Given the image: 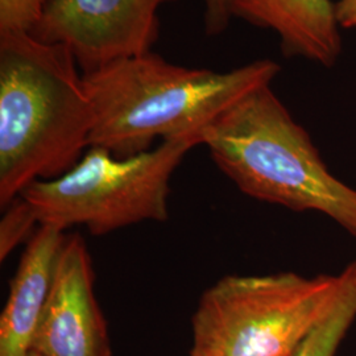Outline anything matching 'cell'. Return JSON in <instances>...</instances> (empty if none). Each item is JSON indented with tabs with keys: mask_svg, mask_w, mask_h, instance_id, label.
Here are the masks:
<instances>
[{
	"mask_svg": "<svg viewBox=\"0 0 356 356\" xmlns=\"http://www.w3.org/2000/svg\"><path fill=\"white\" fill-rule=\"evenodd\" d=\"M337 275H229L202 294L191 318L200 356H289L337 302Z\"/></svg>",
	"mask_w": 356,
	"mask_h": 356,
	"instance_id": "4",
	"label": "cell"
},
{
	"mask_svg": "<svg viewBox=\"0 0 356 356\" xmlns=\"http://www.w3.org/2000/svg\"><path fill=\"white\" fill-rule=\"evenodd\" d=\"M197 145L193 138L170 139L128 157L90 147L64 176L33 182L22 197L33 207L38 226L61 231L83 226L101 236L145 220L165 222L170 178Z\"/></svg>",
	"mask_w": 356,
	"mask_h": 356,
	"instance_id": "5",
	"label": "cell"
},
{
	"mask_svg": "<svg viewBox=\"0 0 356 356\" xmlns=\"http://www.w3.org/2000/svg\"><path fill=\"white\" fill-rule=\"evenodd\" d=\"M53 0H0V36L33 33Z\"/></svg>",
	"mask_w": 356,
	"mask_h": 356,
	"instance_id": "12",
	"label": "cell"
},
{
	"mask_svg": "<svg viewBox=\"0 0 356 356\" xmlns=\"http://www.w3.org/2000/svg\"><path fill=\"white\" fill-rule=\"evenodd\" d=\"M238 0H204V28L210 35H218L229 26L235 16Z\"/></svg>",
	"mask_w": 356,
	"mask_h": 356,
	"instance_id": "13",
	"label": "cell"
},
{
	"mask_svg": "<svg viewBox=\"0 0 356 356\" xmlns=\"http://www.w3.org/2000/svg\"><path fill=\"white\" fill-rule=\"evenodd\" d=\"M235 16L276 32L288 56L330 67L342 53L331 0H238Z\"/></svg>",
	"mask_w": 356,
	"mask_h": 356,
	"instance_id": "9",
	"label": "cell"
},
{
	"mask_svg": "<svg viewBox=\"0 0 356 356\" xmlns=\"http://www.w3.org/2000/svg\"><path fill=\"white\" fill-rule=\"evenodd\" d=\"M94 108L74 56L32 33L0 36V206L61 177L90 148Z\"/></svg>",
	"mask_w": 356,
	"mask_h": 356,
	"instance_id": "1",
	"label": "cell"
},
{
	"mask_svg": "<svg viewBox=\"0 0 356 356\" xmlns=\"http://www.w3.org/2000/svg\"><path fill=\"white\" fill-rule=\"evenodd\" d=\"M64 231L38 226L26 242L0 316V356H26L51 291Z\"/></svg>",
	"mask_w": 356,
	"mask_h": 356,
	"instance_id": "8",
	"label": "cell"
},
{
	"mask_svg": "<svg viewBox=\"0 0 356 356\" xmlns=\"http://www.w3.org/2000/svg\"><path fill=\"white\" fill-rule=\"evenodd\" d=\"M189 356H200V355H197V354H193V353H191V354H189Z\"/></svg>",
	"mask_w": 356,
	"mask_h": 356,
	"instance_id": "16",
	"label": "cell"
},
{
	"mask_svg": "<svg viewBox=\"0 0 356 356\" xmlns=\"http://www.w3.org/2000/svg\"><path fill=\"white\" fill-rule=\"evenodd\" d=\"M335 10L341 28H356V0H339Z\"/></svg>",
	"mask_w": 356,
	"mask_h": 356,
	"instance_id": "14",
	"label": "cell"
},
{
	"mask_svg": "<svg viewBox=\"0 0 356 356\" xmlns=\"http://www.w3.org/2000/svg\"><path fill=\"white\" fill-rule=\"evenodd\" d=\"M4 210L0 220V260L4 261L13 250L33 235L32 229L38 225L33 207L26 198L19 195Z\"/></svg>",
	"mask_w": 356,
	"mask_h": 356,
	"instance_id": "11",
	"label": "cell"
},
{
	"mask_svg": "<svg viewBox=\"0 0 356 356\" xmlns=\"http://www.w3.org/2000/svg\"><path fill=\"white\" fill-rule=\"evenodd\" d=\"M177 0H53L33 36L60 44L83 74L152 51L159 10Z\"/></svg>",
	"mask_w": 356,
	"mask_h": 356,
	"instance_id": "6",
	"label": "cell"
},
{
	"mask_svg": "<svg viewBox=\"0 0 356 356\" xmlns=\"http://www.w3.org/2000/svg\"><path fill=\"white\" fill-rule=\"evenodd\" d=\"M201 144L243 194L326 216L356 239V189L331 173L270 85L219 115L202 131Z\"/></svg>",
	"mask_w": 356,
	"mask_h": 356,
	"instance_id": "3",
	"label": "cell"
},
{
	"mask_svg": "<svg viewBox=\"0 0 356 356\" xmlns=\"http://www.w3.org/2000/svg\"><path fill=\"white\" fill-rule=\"evenodd\" d=\"M279 73L272 60L216 72L172 64L153 51L107 65L83 74L95 116L90 147L128 157L159 138L201 144L213 120Z\"/></svg>",
	"mask_w": 356,
	"mask_h": 356,
	"instance_id": "2",
	"label": "cell"
},
{
	"mask_svg": "<svg viewBox=\"0 0 356 356\" xmlns=\"http://www.w3.org/2000/svg\"><path fill=\"white\" fill-rule=\"evenodd\" d=\"M94 276L83 238L65 235L32 351L44 356H113L107 322L94 293Z\"/></svg>",
	"mask_w": 356,
	"mask_h": 356,
	"instance_id": "7",
	"label": "cell"
},
{
	"mask_svg": "<svg viewBox=\"0 0 356 356\" xmlns=\"http://www.w3.org/2000/svg\"><path fill=\"white\" fill-rule=\"evenodd\" d=\"M342 284L327 317L296 347L289 356H337L356 321V260L341 272Z\"/></svg>",
	"mask_w": 356,
	"mask_h": 356,
	"instance_id": "10",
	"label": "cell"
},
{
	"mask_svg": "<svg viewBox=\"0 0 356 356\" xmlns=\"http://www.w3.org/2000/svg\"><path fill=\"white\" fill-rule=\"evenodd\" d=\"M26 356H44V355H41V354H38V353H36V351H32V350H31V351H29V353H28V354H26Z\"/></svg>",
	"mask_w": 356,
	"mask_h": 356,
	"instance_id": "15",
	"label": "cell"
}]
</instances>
